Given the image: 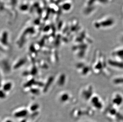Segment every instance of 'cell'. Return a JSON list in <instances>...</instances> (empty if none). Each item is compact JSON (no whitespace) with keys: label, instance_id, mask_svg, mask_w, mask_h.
<instances>
[{"label":"cell","instance_id":"277c9868","mask_svg":"<svg viewBox=\"0 0 123 122\" xmlns=\"http://www.w3.org/2000/svg\"><path fill=\"white\" fill-rule=\"evenodd\" d=\"M5 97V93H4L3 92L0 90V98H3Z\"/></svg>","mask_w":123,"mask_h":122},{"label":"cell","instance_id":"3957f363","mask_svg":"<svg viewBox=\"0 0 123 122\" xmlns=\"http://www.w3.org/2000/svg\"><path fill=\"white\" fill-rule=\"evenodd\" d=\"M20 62H19L18 63H17V64L16 65V67H18V66H20L22 64H23L24 63H25V61L24 60H21L20 61Z\"/></svg>","mask_w":123,"mask_h":122},{"label":"cell","instance_id":"5b68a950","mask_svg":"<svg viewBox=\"0 0 123 122\" xmlns=\"http://www.w3.org/2000/svg\"><path fill=\"white\" fill-rule=\"evenodd\" d=\"M38 105H32L31 106V110H36V109L38 108Z\"/></svg>","mask_w":123,"mask_h":122},{"label":"cell","instance_id":"7a4b0ae2","mask_svg":"<svg viewBox=\"0 0 123 122\" xmlns=\"http://www.w3.org/2000/svg\"><path fill=\"white\" fill-rule=\"evenodd\" d=\"M12 85L11 84V83H8L5 84V86H4V90L5 91H8L10 90V89L11 88Z\"/></svg>","mask_w":123,"mask_h":122},{"label":"cell","instance_id":"6da1fadb","mask_svg":"<svg viewBox=\"0 0 123 122\" xmlns=\"http://www.w3.org/2000/svg\"><path fill=\"white\" fill-rule=\"evenodd\" d=\"M27 111L26 110L22 111H21L18 113H16V116H25L26 113H27Z\"/></svg>","mask_w":123,"mask_h":122},{"label":"cell","instance_id":"8992f818","mask_svg":"<svg viewBox=\"0 0 123 122\" xmlns=\"http://www.w3.org/2000/svg\"><path fill=\"white\" fill-rule=\"evenodd\" d=\"M6 122H12L11 121H6Z\"/></svg>","mask_w":123,"mask_h":122}]
</instances>
